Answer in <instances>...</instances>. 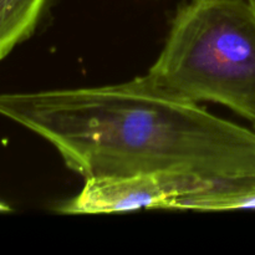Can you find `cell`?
I'll list each match as a JSON object with an SVG mask.
<instances>
[{
  "mask_svg": "<svg viewBox=\"0 0 255 255\" xmlns=\"http://www.w3.org/2000/svg\"><path fill=\"white\" fill-rule=\"evenodd\" d=\"M0 116L52 144L85 179L163 173L255 177V131L132 81L0 94Z\"/></svg>",
  "mask_w": 255,
  "mask_h": 255,
  "instance_id": "6da1fadb",
  "label": "cell"
},
{
  "mask_svg": "<svg viewBox=\"0 0 255 255\" xmlns=\"http://www.w3.org/2000/svg\"><path fill=\"white\" fill-rule=\"evenodd\" d=\"M136 86L174 100L229 107L255 128V0H191Z\"/></svg>",
  "mask_w": 255,
  "mask_h": 255,
  "instance_id": "7a4b0ae2",
  "label": "cell"
},
{
  "mask_svg": "<svg viewBox=\"0 0 255 255\" xmlns=\"http://www.w3.org/2000/svg\"><path fill=\"white\" fill-rule=\"evenodd\" d=\"M208 182L163 173L87 178L81 192L57 211L64 214H109L142 208L176 209L182 198Z\"/></svg>",
  "mask_w": 255,
  "mask_h": 255,
  "instance_id": "3957f363",
  "label": "cell"
},
{
  "mask_svg": "<svg viewBox=\"0 0 255 255\" xmlns=\"http://www.w3.org/2000/svg\"><path fill=\"white\" fill-rule=\"evenodd\" d=\"M176 209H255V177L208 182L202 189L182 198Z\"/></svg>",
  "mask_w": 255,
  "mask_h": 255,
  "instance_id": "277c9868",
  "label": "cell"
},
{
  "mask_svg": "<svg viewBox=\"0 0 255 255\" xmlns=\"http://www.w3.org/2000/svg\"><path fill=\"white\" fill-rule=\"evenodd\" d=\"M51 0H0V61L36 30Z\"/></svg>",
  "mask_w": 255,
  "mask_h": 255,
  "instance_id": "5b68a950",
  "label": "cell"
},
{
  "mask_svg": "<svg viewBox=\"0 0 255 255\" xmlns=\"http://www.w3.org/2000/svg\"><path fill=\"white\" fill-rule=\"evenodd\" d=\"M7 212H11V208H10L9 204L0 201V213H7Z\"/></svg>",
  "mask_w": 255,
  "mask_h": 255,
  "instance_id": "8992f818",
  "label": "cell"
}]
</instances>
